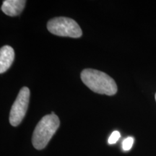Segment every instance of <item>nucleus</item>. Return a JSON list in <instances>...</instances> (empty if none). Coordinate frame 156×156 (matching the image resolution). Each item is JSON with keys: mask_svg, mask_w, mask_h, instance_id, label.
Returning a JSON list of instances; mask_svg holds the SVG:
<instances>
[{"mask_svg": "<svg viewBox=\"0 0 156 156\" xmlns=\"http://www.w3.org/2000/svg\"><path fill=\"white\" fill-rule=\"evenodd\" d=\"M121 134L119 131H114L112 132V134H111V136L108 138V143L112 145V144H115L118 141L119 139L120 138Z\"/></svg>", "mask_w": 156, "mask_h": 156, "instance_id": "6e6552de", "label": "nucleus"}, {"mask_svg": "<svg viewBox=\"0 0 156 156\" xmlns=\"http://www.w3.org/2000/svg\"><path fill=\"white\" fill-rule=\"evenodd\" d=\"M81 80L90 90L99 94L113 95L117 92L114 80L103 72L85 69L81 73Z\"/></svg>", "mask_w": 156, "mask_h": 156, "instance_id": "f257e3e1", "label": "nucleus"}, {"mask_svg": "<svg viewBox=\"0 0 156 156\" xmlns=\"http://www.w3.org/2000/svg\"><path fill=\"white\" fill-rule=\"evenodd\" d=\"M134 143V138L132 136H128L127 138H126L125 140L123 141L122 143V147L123 150L125 151H128L131 149L132 145Z\"/></svg>", "mask_w": 156, "mask_h": 156, "instance_id": "0eeeda50", "label": "nucleus"}, {"mask_svg": "<svg viewBox=\"0 0 156 156\" xmlns=\"http://www.w3.org/2000/svg\"><path fill=\"white\" fill-rule=\"evenodd\" d=\"M47 29L51 34L58 36L80 38L83 35L80 27L75 20L69 17H58L50 20Z\"/></svg>", "mask_w": 156, "mask_h": 156, "instance_id": "7ed1b4c3", "label": "nucleus"}, {"mask_svg": "<svg viewBox=\"0 0 156 156\" xmlns=\"http://www.w3.org/2000/svg\"><path fill=\"white\" fill-rule=\"evenodd\" d=\"M30 100V90L23 87L20 90L17 98L13 103L9 114V123L12 126H17L20 124L26 114Z\"/></svg>", "mask_w": 156, "mask_h": 156, "instance_id": "20e7f679", "label": "nucleus"}, {"mask_svg": "<svg viewBox=\"0 0 156 156\" xmlns=\"http://www.w3.org/2000/svg\"><path fill=\"white\" fill-rule=\"evenodd\" d=\"M25 3L24 0H6L2 5V10L8 16H17L23 10Z\"/></svg>", "mask_w": 156, "mask_h": 156, "instance_id": "423d86ee", "label": "nucleus"}, {"mask_svg": "<svg viewBox=\"0 0 156 156\" xmlns=\"http://www.w3.org/2000/svg\"><path fill=\"white\" fill-rule=\"evenodd\" d=\"M155 101H156V93H155Z\"/></svg>", "mask_w": 156, "mask_h": 156, "instance_id": "1a4fd4ad", "label": "nucleus"}, {"mask_svg": "<svg viewBox=\"0 0 156 156\" xmlns=\"http://www.w3.org/2000/svg\"><path fill=\"white\" fill-rule=\"evenodd\" d=\"M59 125V119L54 112L43 117L33 134L32 143L34 147L36 150H43L46 147Z\"/></svg>", "mask_w": 156, "mask_h": 156, "instance_id": "f03ea898", "label": "nucleus"}, {"mask_svg": "<svg viewBox=\"0 0 156 156\" xmlns=\"http://www.w3.org/2000/svg\"><path fill=\"white\" fill-rule=\"evenodd\" d=\"M15 58L14 49L10 46L6 45L0 50V73H5L9 69Z\"/></svg>", "mask_w": 156, "mask_h": 156, "instance_id": "39448f33", "label": "nucleus"}]
</instances>
